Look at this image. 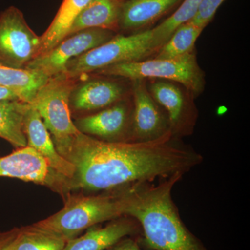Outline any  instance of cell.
Returning <instances> with one entry per match:
<instances>
[{
	"instance_id": "6da1fadb",
	"label": "cell",
	"mask_w": 250,
	"mask_h": 250,
	"mask_svg": "<svg viewBox=\"0 0 250 250\" xmlns=\"http://www.w3.org/2000/svg\"><path fill=\"white\" fill-rule=\"evenodd\" d=\"M172 139L108 142L80 132L65 156L75 167L70 188L116 191L157 178L184 175L201 164L202 155Z\"/></svg>"
},
{
	"instance_id": "7a4b0ae2",
	"label": "cell",
	"mask_w": 250,
	"mask_h": 250,
	"mask_svg": "<svg viewBox=\"0 0 250 250\" xmlns=\"http://www.w3.org/2000/svg\"><path fill=\"white\" fill-rule=\"evenodd\" d=\"M182 177L174 174L159 185L135 184L118 190L123 215L141 226V246L149 250H208L186 226L172 200V188Z\"/></svg>"
},
{
	"instance_id": "3957f363",
	"label": "cell",
	"mask_w": 250,
	"mask_h": 250,
	"mask_svg": "<svg viewBox=\"0 0 250 250\" xmlns=\"http://www.w3.org/2000/svg\"><path fill=\"white\" fill-rule=\"evenodd\" d=\"M64 200L62 210L33 225L69 241L98 224L123 216L118 190L98 195L69 193Z\"/></svg>"
},
{
	"instance_id": "277c9868",
	"label": "cell",
	"mask_w": 250,
	"mask_h": 250,
	"mask_svg": "<svg viewBox=\"0 0 250 250\" xmlns=\"http://www.w3.org/2000/svg\"><path fill=\"white\" fill-rule=\"evenodd\" d=\"M75 80L65 73L49 77L30 104L40 115L57 150L64 158L80 132L70 115V97Z\"/></svg>"
},
{
	"instance_id": "5b68a950",
	"label": "cell",
	"mask_w": 250,
	"mask_h": 250,
	"mask_svg": "<svg viewBox=\"0 0 250 250\" xmlns=\"http://www.w3.org/2000/svg\"><path fill=\"white\" fill-rule=\"evenodd\" d=\"M152 29L129 36L117 35L103 45L90 49L67 64L64 73L77 78L116 64L142 61L155 52Z\"/></svg>"
},
{
	"instance_id": "8992f818",
	"label": "cell",
	"mask_w": 250,
	"mask_h": 250,
	"mask_svg": "<svg viewBox=\"0 0 250 250\" xmlns=\"http://www.w3.org/2000/svg\"><path fill=\"white\" fill-rule=\"evenodd\" d=\"M97 74L131 79H165L179 82L192 93H200L204 88L203 72L193 52L170 59L126 62L111 65L97 71Z\"/></svg>"
},
{
	"instance_id": "52a82bcc",
	"label": "cell",
	"mask_w": 250,
	"mask_h": 250,
	"mask_svg": "<svg viewBox=\"0 0 250 250\" xmlns=\"http://www.w3.org/2000/svg\"><path fill=\"white\" fill-rule=\"evenodd\" d=\"M40 44L41 38L17 8L11 6L0 14V65L25 69L38 55Z\"/></svg>"
},
{
	"instance_id": "ba28073f",
	"label": "cell",
	"mask_w": 250,
	"mask_h": 250,
	"mask_svg": "<svg viewBox=\"0 0 250 250\" xmlns=\"http://www.w3.org/2000/svg\"><path fill=\"white\" fill-rule=\"evenodd\" d=\"M0 177L45 186L64 199L71 190L70 180L54 170L43 156L28 146L0 157Z\"/></svg>"
},
{
	"instance_id": "9c48e42d",
	"label": "cell",
	"mask_w": 250,
	"mask_h": 250,
	"mask_svg": "<svg viewBox=\"0 0 250 250\" xmlns=\"http://www.w3.org/2000/svg\"><path fill=\"white\" fill-rule=\"evenodd\" d=\"M113 33L94 28L67 36L48 52L31 61L25 69L41 72L49 78L64 73L70 61L107 42L114 36Z\"/></svg>"
},
{
	"instance_id": "30bf717a",
	"label": "cell",
	"mask_w": 250,
	"mask_h": 250,
	"mask_svg": "<svg viewBox=\"0 0 250 250\" xmlns=\"http://www.w3.org/2000/svg\"><path fill=\"white\" fill-rule=\"evenodd\" d=\"M134 109L131 141L149 143L172 139L167 116L148 93L143 80H134Z\"/></svg>"
},
{
	"instance_id": "8fae6325",
	"label": "cell",
	"mask_w": 250,
	"mask_h": 250,
	"mask_svg": "<svg viewBox=\"0 0 250 250\" xmlns=\"http://www.w3.org/2000/svg\"><path fill=\"white\" fill-rule=\"evenodd\" d=\"M132 113L125 104H116L75 122L80 132L108 142L131 141Z\"/></svg>"
},
{
	"instance_id": "7c38bea8",
	"label": "cell",
	"mask_w": 250,
	"mask_h": 250,
	"mask_svg": "<svg viewBox=\"0 0 250 250\" xmlns=\"http://www.w3.org/2000/svg\"><path fill=\"white\" fill-rule=\"evenodd\" d=\"M139 223L131 217L111 220L104 227H91L81 236L67 241L63 250H107L123 238L141 236Z\"/></svg>"
},
{
	"instance_id": "4fadbf2b",
	"label": "cell",
	"mask_w": 250,
	"mask_h": 250,
	"mask_svg": "<svg viewBox=\"0 0 250 250\" xmlns=\"http://www.w3.org/2000/svg\"><path fill=\"white\" fill-rule=\"evenodd\" d=\"M23 128L27 146L43 156L54 170L70 181L75 173V167L57 150L42 118L30 104L24 114Z\"/></svg>"
},
{
	"instance_id": "5bb4252c",
	"label": "cell",
	"mask_w": 250,
	"mask_h": 250,
	"mask_svg": "<svg viewBox=\"0 0 250 250\" xmlns=\"http://www.w3.org/2000/svg\"><path fill=\"white\" fill-rule=\"evenodd\" d=\"M123 96V88L106 80H94L75 85L70 97V106L76 111L101 109L116 104Z\"/></svg>"
},
{
	"instance_id": "9a60e30c",
	"label": "cell",
	"mask_w": 250,
	"mask_h": 250,
	"mask_svg": "<svg viewBox=\"0 0 250 250\" xmlns=\"http://www.w3.org/2000/svg\"><path fill=\"white\" fill-rule=\"evenodd\" d=\"M150 91L156 101L166 110L172 136L187 134L192 127L193 118L181 90L172 83L156 82L151 85Z\"/></svg>"
},
{
	"instance_id": "2e32d148",
	"label": "cell",
	"mask_w": 250,
	"mask_h": 250,
	"mask_svg": "<svg viewBox=\"0 0 250 250\" xmlns=\"http://www.w3.org/2000/svg\"><path fill=\"white\" fill-rule=\"evenodd\" d=\"M122 0H91L72 24L67 36L85 29H108L119 27Z\"/></svg>"
},
{
	"instance_id": "e0dca14e",
	"label": "cell",
	"mask_w": 250,
	"mask_h": 250,
	"mask_svg": "<svg viewBox=\"0 0 250 250\" xmlns=\"http://www.w3.org/2000/svg\"><path fill=\"white\" fill-rule=\"evenodd\" d=\"M182 0H128L123 3L119 27L139 29L159 19Z\"/></svg>"
},
{
	"instance_id": "ac0fdd59",
	"label": "cell",
	"mask_w": 250,
	"mask_h": 250,
	"mask_svg": "<svg viewBox=\"0 0 250 250\" xmlns=\"http://www.w3.org/2000/svg\"><path fill=\"white\" fill-rule=\"evenodd\" d=\"M90 1L91 0L62 1L53 21L40 37V47L36 57L48 52L67 37L72 24Z\"/></svg>"
},
{
	"instance_id": "d6986e66",
	"label": "cell",
	"mask_w": 250,
	"mask_h": 250,
	"mask_svg": "<svg viewBox=\"0 0 250 250\" xmlns=\"http://www.w3.org/2000/svg\"><path fill=\"white\" fill-rule=\"evenodd\" d=\"M49 77L29 69H16L0 65V85L12 90L18 98L31 104Z\"/></svg>"
},
{
	"instance_id": "ffe728a7",
	"label": "cell",
	"mask_w": 250,
	"mask_h": 250,
	"mask_svg": "<svg viewBox=\"0 0 250 250\" xmlns=\"http://www.w3.org/2000/svg\"><path fill=\"white\" fill-rule=\"evenodd\" d=\"M29 104L19 100L0 102V138L16 148L27 146L23 120Z\"/></svg>"
},
{
	"instance_id": "44dd1931",
	"label": "cell",
	"mask_w": 250,
	"mask_h": 250,
	"mask_svg": "<svg viewBox=\"0 0 250 250\" xmlns=\"http://www.w3.org/2000/svg\"><path fill=\"white\" fill-rule=\"evenodd\" d=\"M67 242L62 236L32 225L18 229L13 250H63Z\"/></svg>"
},
{
	"instance_id": "7402d4cb",
	"label": "cell",
	"mask_w": 250,
	"mask_h": 250,
	"mask_svg": "<svg viewBox=\"0 0 250 250\" xmlns=\"http://www.w3.org/2000/svg\"><path fill=\"white\" fill-rule=\"evenodd\" d=\"M205 28L197 27L188 22L181 24L172 33L156 56V59L177 58L193 51L195 42Z\"/></svg>"
},
{
	"instance_id": "603a6c76",
	"label": "cell",
	"mask_w": 250,
	"mask_h": 250,
	"mask_svg": "<svg viewBox=\"0 0 250 250\" xmlns=\"http://www.w3.org/2000/svg\"><path fill=\"white\" fill-rule=\"evenodd\" d=\"M202 1L203 0H184L172 16L152 29L153 37L159 49L168 40L179 26L188 22L195 16Z\"/></svg>"
},
{
	"instance_id": "cb8c5ba5",
	"label": "cell",
	"mask_w": 250,
	"mask_h": 250,
	"mask_svg": "<svg viewBox=\"0 0 250 250\" xmlns=\"http://www.w3.org/2000/svg\"><path fill=\"white\" fill-rule=\"evenodd\" d=\"M224 1L225 0H203L196 14L188 22L197 27L205 28L214 17L217 10Z\"/></svg>"
},
{
	"instance_id": "d4e9b609",
	"label": "cell",
	"mask_w": 250,
	"mask_h": 250,
	"mask_svg": "<svg viewBox=\"0 0 250 250\" xmlns=\"http://www.w3.org/2000/svg\"><path fill=\"white\" fill-rule=\"evenodd\" d=\"M107 250H144L139 243V236L123 238Z\"/></svg>"
},
{
	"instance_id": "484cf974",
	"label": "cell",
	"mask_w": 250,
	"mask_h": 250,
	"mask_svg": "<svg viewBox=\"0 0 250 250\" xmlns=\"http://www.w3.org/2000/svg\"><path fill=\"white\" fill-rule=\"evenodd\" d=\"M17 230L18 229H14L6 232L0 233V250H13Z\"/></svg>"
},
{
	"instance_id": "4316f807",
	"label": "cell",
	"mask_w": 250,
	"mask_h": 250,
	"mask_svg": "<svg viewBox=\"0 0 250 250\" xmlns=\"http://www.w3.org/2000/svg\"><path fill=\"white\" fill-rule=\"evenodd\" d=\"M19 100V98L14 91L6 88V87L0 85V102L4 101V100Z\"/></svg>"
}]
</instances>
